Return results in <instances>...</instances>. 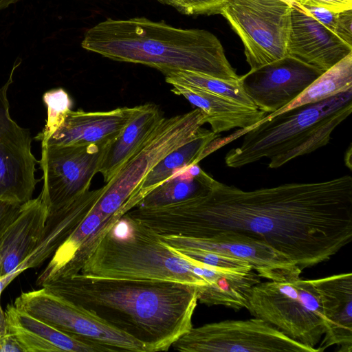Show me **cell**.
I'll return each instance as SVG.
<instances>
[{
	"instance_id": "obj_9",
	"label": "cell",
	"mask_w": 352,
	"mask_h": 352,
	"mask_svg": "<svg viewBox=\"0 0 352 352\" xmlns=\"http://www.w3.org/2000/svg\"><path fill=\"white\" fill-rule=\"evenodd\" d=\"M171 346L183 352H319L257 318L192 327Z\"/></svg>"
},
{
	"instance_id": "obj_1",
	"label": "cell",
	"mask_w": 352,
	"mask_h": 352,
	"mask_svg": "<svg viewBox=\"0 0 352 352\" xmlns=\"http://www.w3.org/2000/svg\"><path fill=\"white\" fill-rule=\"evenodd\" d=\"M140 219L160 236L201 239L232 231L254 237L302 271L351 243L352 177L244 190L209 175L196 195L145 207Z\"/></svg>"
},
{
	"instance_id": "obj_37",
	"label": "cell",
	"mask_w": 352,
	"mask_h": 352,
	"mask_svg": "<svg viewBox=\"0 0 352 352\" xmlns=\"http://www.w3.org/2000/svg\"><path fill=\"white\" fill-rule=\"evenodd\" d=\"M290 1H292V0H290Z\"/></svg>"
},
{
	"instance_id": "obj_12",
	"label": "cell",
	"mask_w": 352,
	"mask_h": 352,
	"mask_svg": "<svg viewBox=\"0 0 352 352\" xmlns=\"http://www.w3.org/2000/svg\"><path fill=\"white\" fill-rule=\"evenodd\" d=\"M15 64L7 82L0 87V201L23 204L32 199L38 161L32 153L30 131L10 114L8 90L13 82Z\"/></svg>"
},
{
	"instance_id": "obj_36",
	"label": "cell",
	"mask_w": 352,
	"mask_h": 352,
	"mask_svg": "<svg viewBox=\"0 0 352 352\" xmlns=\"http://www.w3.org/2000/svg\"><path fill=\"white\" fill-rule=\"evenodd\" d=\"M20 0H0V10L8 7L10 5L15 3Z\"/></svg>"
},
{
	"instance_id": "obj_29",
	"label": "cell",
	"mask_w": 352,
	"mask_h": 352,
	"mask_svg": "<svg viewBox=\"0 0 352 352\" xmlns=\"http://www.w3.org/2000/svg\"><path fill=\"white\" fill-rule=\"evenodd\" d=\"M301 6L316 21L335 34L338 13L331 12L320 7L308 5Z\"/></svg>"
},
{
	"instance_id": "obj_20",
	"label": "cell",
	"mask_w": 352,
	"mask_h": 352,
	"mask_svg": "<svg viewBox=\"0 0 352 352\" xmlns=\"http://www.w3.org/2000/svg\"><path fill=\"white\" fill-rule=\"evenodd\" d=\"M6 330L12 334L24 352H104L56 329L48 323L8 304L5 311Z\"/></svg>"
},
{
	"instance_id": "obj_31",
	"label": "cell",
	"mask_w": 352,
	"mask_h": 352,
	"mask_svg": "<svg viewBox=\"0 0 352 352\" xmlns=\"http://www.w3.org/2000/svg\"><path fill=\"white\" fill-rule=\"evenodd\" d=\"M352 9L338 12L335 34L352 45Z\"/></svg>"
},
{
	"instance_id": "obj_3",
	"label": "cell",
	"mask_w": 352,
	"mask_h": 352,
	"mask_svg": "<svg viewBox=\"0 0 352 352\" xmlns=\"http://www.w3.org/2000/svg\"><path fill=\"white\" fill-rule=\"evenodd\" d=\"M81 46L113 60L155 68L164 75L189 70L226 80L240 77L210 32L175 28L145 17L107 19L86 31Z\"/></svg>"
},
{
	"instance_id": "obj_5",
	"label": "cell",
	"mask_w": 352,
	"mask_h": 352,
	"mask_svg": "<svg viewBox=\"0 0 352 352\" xmlns=\"http://www.w3.org/2000/svg\"><path fill=\"white\" fill-rule=\"evenodd\" d=\"M125 230L114 226L98 241L80 273L91 276L176 281L197 287L207 285L203 267L165 245L139 221L122 216Z\"/></svg>"
},
{
	"instance_id": "obj_6",
	"label": "cell",
	"mask_w": 352,
	"mask_h": 352,
	"mask_svg": "<svg viewBox=\"0 0 352 352\" xmlns=\"http://www.w3.org/2000/svg\"><path fill=\"white\" fill-rule=\"evenodd\" d=\"M247 309L289 338L311 348L325 332L321 294L317 279L267 280L255 285Z\"/></svg>"
},
{
	"instance_id": "obj_28",
	"label": "cell",
	"mask_w": 352,
	"mask_h": 352,
	"mask_svg": "<svg viewBox=\"0 0 352 352\" xmlns=\"http://www.w3.org/2000/svg\"><path fill=\"white\" fill-rule=\"evenodd\" d=\"M185 14H219L223 0H158Z\"/></svg>"
},
{
	"instance_id": "obj_26",
	"label": "cell",
	"mask_w": 352,
	"mask_h": 352,
	"mask_svg": "<svg viewBox=\"0 0 352 352\" xmlns=\"http://www.w3.org/2000/svg\"><path fill=\"white\" fill-rule=\"evenodd\" d=\"M165 80L169 85L177 83L192 87L227 98L248 107H256L245 93L239 82V78L226 80L194 71L177 70L166 74Z\"/></svg>"
},
{
	"instance_id": "obj_7",
	"label": "cell",
	"mask_w": 352,
	"mask_h": 352,
	"mask_svg": "<svg viewBox=\"0 0 352 352\" xmlns=\"http://www.w3.org/2000/svg\"><path fill=\"white\" fill-rule=\"evenodd\" d=\"M205 123L207 116L198 108L168 118L164 117L103 186V195L96 206L102 215L108 218L116 213L149 172L167 155L192 139Z\"/></svg>"
},
{
	"instance_id": "obj_13",
	"label": "cell",
	"mask_w": 352,
	"mask_h": 352,
	"mask_svg": "<svg viewBox=\"0 0 352 352\" xmlns=\"http://www.w3.org/2000/svg\"><path fill=\"white\" fill-rule=\"evenodd\" d=\"M160 238L173 250H199L245 261L261 277L268 280H289L298 278L302 272L287 256L265 242L236 232L224 231L201 239L173 236Z\"/></svg>"
},
{
	"instance_id": "obj_14",
	"label": "cell",
	"mask_w": 352,
	"mask_h": 352,
	"mask_svg": "<svg viewBox=\"0 0 352 352\" xmlns=\"http://www.w3.org/2000/svg\"><path fill=\"white\" fill-rule=\"evenodd\" d=\"M323 72L289 55L239 77L247 96L267 114L296 98Z\"/></svg>"
},
{
	"instance_id": "obj_21",
	"label": "cell",
	"mask_w": 352,
	"mask_h": 352,
	"mask_svg": "<svg viewBox=\"0 0 352 352\" xmlns=\"http://www.w3.org/2000/svg\"><path fill=\"white\" fill-rule=\"evenodd\" d=\"M170 85L172 92L183 96L206 114L211 131L217 134L234 128L248 129L268 115L256 107L197 88L177 83Z\"/></svg>"
},
{
	"instance_id": "obj_10",
	"label": "cell",
	"mask_w": 352,
	"mask_h": 352,
	"mask_svg": "<svg viewBox=\"0 0 352 352\" xmlns=\"http://www.w3.org/2000/svg\"><path fill=\"white\" fill-rule=\"evenodd\" d=\"M14 305L70 336L103 351L146 352L135 340L78 308L43 287L22 292Z\"/></svg>"
},
{
	"instance_id": "obj_2",
	"label": "cell",
	"mask_w": 352,
	"mask_h": 352,
	"mask_svg": "<svg viewBox=\"0 0 352 352\" xmlns=\"http://www.w3.org/2000/svg\"><path fill=\"white\" fill-rule=\"evenodd\" d=\"M41 287L135 340L146 352L166 351L188 332L198 301L196 287L169 280L78 273Z\"/></svg>"
},
{
	"instance_id": "obj_27",
	"label": "cell",
	"mask_w": 352,
	"mask_h": 352,
	"mask_svg": "<svg viewBox=\"0 0 352 352\" xmlns=\"http://www.w3.org/2000/svg\"><path fill=\"white\" fill-rule=\"evenodd\" d=\"M46 105L47 118L43 129L34 138L41 144L56 131L71 110L72 100L68 94L62 88L46 91L43 96Z\"/></svg>"
},
{
	"instance_id": "obj_4",
	"label": "cell",
	"mask_w": 352,
	"mask_h": 352,
	"mask_svg": "<svg viewBox=\"0 0 352 352\" xmlns=\"http://www.w3.org/2000/svg\"><path fill=\"white\" fill-rule=\"evenodd\" d=\"M352 112V88L322 101L298 106L235 132L244 135L225 156L226 164L240 168L263 158L278 168L330 142L333 131Z\"/></svg>"
},
{
	"instance_id": "obj_25",
	"label": "cell",
	"mask_w": 352,
	"mask_h": 352,
	"mask_svg": "<svg viewBox=\"0 0 352 352\" xmlns=\"http://www.w3.org/2000/svg\"><path fill=\"white\" fill-rule=\"evenodd\" d=\"M208 175L198 164H195L156 187L137 206H160L190 198L202 190Z\"/></svg>"
},
{
	"instance_id": "obj_32",
	"label": "cell",
	"mask_w": 352,
	"mask_h": 352,
	"mask_svg": "<svg viewBox=\"0 0 352 352\" xmlns=\"http://www.w3.org/2000/svg\"><path fill=\"white\" fill-rule=\"evenodd\" d=\"M21 204L0 201V235L18 215Z\"/></svg>"
},
{
	"instance_id": "obj_8",
	"label": "cell",
	"mask_w": 352,
	"mask_h": 352,
	"mask_svg": "<svg viewBox=\"0 0 352 352\" xmlns=\"http://www.w3.org/2000/svg\"><path fill=\"white\" fill-rule=\"evenodd\" d=\"M290 0H223L220 13L240 37L250 70L287 55Z\"/></svg>"
},
{
	"instance_id": "obj_17",
	"label": "cell",
	"mask_w": 352,
	"mask_h": 352,
	"mask_svg": "<svg viewBox=\"0 0 352 352\" xmlns=\"http://www.w3.org/2000/svg\"><path fill=\"white\" fill-rule=\"evenodd\" d=\"M47 208L38 196L21 205L16 217L0 235V277L16 273L38 243Z\"/></svg>"
},
{
	"instance_id": "obj_15",
	"label": "cell",
	"mask_w": 352,
	"mask_h": 352,
	"mask_svg": "<svg viewBox=\"0 0 352 352\" xmlns=\"http://www.w3.org/2000/svg\"><path fill=\"white\" fill-rule=\"evenodd\" d=\"M351 53L352 45L291 1L287 55L324 72Z\"/></svg>"
},
{
	"instance_id": "obj_16",
	"label": "cell",
	"mask_w": 352,
	"mask_h": 352,
	"mask_svg": "<svg viewBox=\"0 0 352 352\" xmlns=\"http://www.w3.org/2000/svg\"><path fill=\"white\" fill-rule=\"evenodd\" d=\"M139 106L120 107L108 111L67 113L56 131L42 144H96L107 146L125 128Z\"/></svg>"
},
{
	"instance_id": "obj_30",
	"label": "cell",
	"mask_w": 352,
	"mask_h": 352,
	"mask_svg": "<svg viewBox=\"0 0 352 352\" xmlns=\"http://www.w3.org/2000/svg\"><path fill=\"white\" fill-rule=\"evenodd\" d=\"M301 6L308 5L325 8L333 12L352 9V0H292Z\"/></svg>"
},
{
	"instance_id": "obj_22",
	"label": "cell",
	"mask_w": 352,
	"mask_h": 352,
	"mask_svg": "<svg viewBox=\"0 0 352 352\" xmlns=\"http://www.w3.org/2000/svg\"><path fill=\"white\" fill-rule=\"evenodd\" d=\"M219 135L212 131L200 129L190 141L178 147L161 160L145 177L135 192L124 203L131 210L151 191L177 173L198 164L214 151L212 141ZM123 205V204H122Z\"/></svg>"
},
{
	"instance_id": "obj_11",
	"label": "cell",
	"mask_w": 352,
	"mask_h": 352,
	"mask_svg": "<svg viewBox=\"0 0 352 352\" xmlns=\"http://www.w3.org/2000/svg\"><path fill=\"white\" fill-rule=\"evenodd\" d=\"M105 146L96 144L41 145L38 164L43 184L39 197L48 213L89 190Z\"/></svg>"
},
{
	"instance_id": "obj_33",
	"label": "cell",
	"mask_w": 352,
	"mask_h": 352,
	"mask_svg": "<svg viewBox=\"0 0 352 352\" xmlns=\"http://www.w3.org/2000/svg\"><path fill=\"white\" fill-rule=\"evenodd\" d=\"M0 352H24L21 346L11 333L0 336Z\"/></svg>"
},
{
	"instance_id": "obj_35",
	"label": "cell",
	"mask_w": 352,
	"mask_h": 352,
	"mask_svg": "<svg viewBox=\"0 0 352 352\" xmlns=\"http://www.w3.org/2000/svg\"><path fill=\"white\" fill-rule=\"evenodd\" d=\"M345 164L346 166L349 167V168H351V146L349 147V151H346L345 155Z\"/></svg>"
},
{
	"instance_id": "obj_19",
	"label": "cell",
	"mask_w": 352,
	"mask_h": 352,
	"mask_svg": "<svg viewBox=\"0 0 352 352\" xmlns=\"http://www.w3.org/2000/svg\"><path fill=\"white\" fill-rule=\"evenodd\" d=\"M103 186L88 190L58 209L47 213L43 235L36 247L19 266L16 273L41 266L51 258L91 212L103 195Z\"/></svg>"
},
{
	"instance_id": "obj_24",
	"label": "cell",
	"mask_w": 352,
	"mask_h": 352,
	"mask_svg": "<svg viewBox=\"0 0 352 352\" xmlns=\"http://www.w3.org/2000/svg\"><path fill=\"white\" fill-rule=\"evenodd\" d=\"M352 88V53L324 72L296 98L269 118L306 104L315 103Z\"/></svg>"
},
{
	"instance_id": "obj_34",
	"label": "cell",
	"mask_w": 352,
	"mask_h": 352,
	"mask_svg": "<svg viewBox=\"0 0 352 352\" xmlns=\"http://www.w3.org/2000/svg\"><path fill=\"white\" fill-rule=\"evenodd\" d=\"M0 300H1V295H0ZM7 332L6 330V315L5 311L3 310L1 301H0V336L5 334Z\"/></svg>"
},
{
	"instance_id": "obj_23",
	"label": "cell",
	"mask_w": 352,
	"mask_h": 352,
	"mask_svg": "<svg viewBox=\"0 0 352 352\" xmlns=\"http://www.w3.org/2000/svg\"><path fill=\"white\" fill-rule=\"evenodd\" d=\"M154 104L139 105V108L122 132L105 146L98 173L107 183L119 168L136 151L163 118Z\"/></svg>"
},
{
	"instance_id": "obj_18",
	"label": "cell",
	"mask_w": 352,
	"mask_h": 352,
	"mask_svg": "<svg viewBox=\"0 0 352 352\" xmlns=\"http://www.w3.org/2000/svg\"><path fill=\"white\" fill-rule=\"evenodd\" d=\"M325 322L319 352L336 345L340 352L352 351V274L318 278Z\"/></svg>"
}]
</instances>
